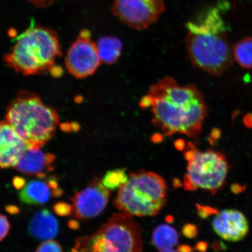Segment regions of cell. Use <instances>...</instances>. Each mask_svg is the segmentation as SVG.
<instances>
[{
	"label": "cell",
	"instance_id": "1",
	"mask_svg": "<svg viewBox=\"0 0 252 252\" xmlns=\"http://www.w3.org/2000/svg\"><path fill=\"white\" fill-rule=\"evenodd\" d=\"M140 105L150 109L153 124L166 136L176 133L198 136L208 113L206 100L196 86H179L169 77L151 86Z\"/></svg>",
	"mask_w": 252,
	"mask_h": 252
},
{
	"label": "cell",
	"instance_id": "2",
	"mask_svg": "<svg viewBox=\"0 0 252 252\" xmlns=\"http://www.w3.org/2000/svg\"><path fill=\"white\" fill-rule=\"evenodd\" d=\"M228 3L220 1L204 9L187 24L189 58L195 67L220 76L231 65L232 52L228 39V27L223 14Z\"/></svg>",
	"mask_w": 252,
	"mask_h": 252
},
{
	"label": "cell",
	"instance_id": "3",
	"mask_svg": "<svg viewBox=\"0 0 252 252\" xmlns=\"http://www.w3.org/2000/svg\"><path fill=\"white\" fill-rule=\"evenodd\" d=\"M30 148H39L55 136L59 124L56 110L37 94L21 91L12 100L5 119Z\"/></svg>",
	"mask_w": 252,
	"mask_h": 252
},
{
	"label": "cell",
	"instance_id": "4",
	"mask_svg": "<svg viewBox=\"0 0 252 252\" xmlns=\"http://www.w3.org/2000/svg\"><path fill=\"white\" fill-rule=\"evenodd\" d=\"M11 51L4 56L5 64L25 75L45 73L55 67L62 50L55 31L41 26L30 27L18 36Z\"/></svg>",
	"mask_w": 252,
	"mask_h": 252
},
{
	"label": "cell",
	"instance_id": "5",
	"mask_svg": "<svg viewBox=\"0 0 252 252\" xmlns=\"http://www.w3.org/2000/svg\"><path fill=\"white\" fill-rule=\"evenodd\" d=\"M167 185L156 173L140 170L128 174V180L118 189L115 206L131 217L158 214L166 203Z\"/></svg>",
	"mask_w": 252,
	"mask_h": 252
},
{
	"label": "cell",
	"instance_id": "6",
	"mask_svg": "<svg viewBox=\"0 0 252 252\" xmlns=\"http://www.w3.org/2000/svg\"><path fill=\"white\" fill-rule=\"evenodd\" d=\"M139 225L124 213L113 214L92 235L75 239L70 252H141Z\"/></svg>",
	"mask_w": 252,
	"mask_h": 252
},
{
	"label": "cell",
	"instance_id": "7",
	"mask_svg": "<svg viewBox=\"0 0 252 252\" xmlns=\"http://www.w3.org/2000/svg\"><path fill=\"white\" fill-rule=\"evenodd\" d=\"M185 157L188 162L184 179L185 190L201 189L216 194L225 185L229 166L222 153L214 150L200 151L188 143Z\"/></svg>",
	"mask_w": 252,
	"mask_h": 252
},
{
	"label": "cell",
	"instance_id": "8",
	"mask_svg": "<svg viewBox=\"0 0 252 252\" xmlns=\"http://www.w3.org/2000/svg\"><path fill=\"white\" fill-rule=\"evenodd\" d=\"M164 11V0H115L112 5L121 23L137 30L156 23Z\"/></svg>",
	"mask_w": 252,
	"mask_h": 252
},
{
	"label": "cell",
	"instance_id": "9",
	"mask_svg": "<svg viewBox=\"0 0 252 252\" xmlns=\"http://www.w3.org/2000/svg\"><path fill=\"white\" fill-rule=\"evenodd\" d=\"M100 62L96 44L91 39L90 31L82 30L66 55L68 71L75 78H86L96 71Z\"/></svg>",
	"mask_w": 252,
	"mask_h": 252
},
{
	"label": "cell",
	"instance_id": "10",
	"mask_svg": "<svg viewBox=\"0 0 252 252\" xmlns=\"http://www.w3.org/2000/svg\"><path fill=\"white\" fill-rule=\"evenodd\" d=\"M109 197V189L99 178H94L86 188L71 198L72 215L81 220L95 218L105 210Z\"/></svg>",
	"mask_w": 252,
	"mask_h": 252
},
{
	"label": "cell",
	"instance_id": "11",
	"mask_svg": "<svg viewBox=\"0 0 252 252\" xmlns=\"http://www.w3.org/2000/svg\"><path fill=\"white\" fill-rule=\"evenodd\" d=\"M29 148L5 119L0 122V168L15 167Z\"/></svg>",
	"mask_w": 252,
	"mask_h": 252
},
{
	"label": "cell",
	"instance_id": "12",
	"mask_svg": "<svg viewBox=\"0 0 252 252\" xmlns=\"http://www.w3.org/2000/svg\"><path fill=\"white\" fill-rule=\"evenodd\" d=\"M214 231L220 238L229 242H239L249 232L248 220L238 210H223L216 214L213 221Z\"/></svg>",
	"mask_w": 252,
	"mask_h": 252
},
{
	"label": "cell",
	"instance_id": "13",
	"mask_svg": "<svg viewBox=\"0 0 252 252\" xmlns=\"http://www.w3.org/2000/svg\"><path fill=\"white\" fill-rule=\"evenodd\" d=\"M63 193L58 179L55 176H49L43 180L28 182L19 193V197L24 204L40 205L46 203L52 197H61Z\"/></svg>",
	"mask_w": 252,
	"mask_h": 252
},
{
	"label": "cell",
	"instance_id": "14",
	"mask_svg": "<svg viewBox=\"0 0 252 252\" xmlns=\"http://www.w3.org/2000/svg\"><path fill=\"white\" fill-rule=\"evenodd\" d=\"M55 160L54 154L43 152L39 148H29L15 168L25 175L43 179L55 169Z\"/></svg>",
	"mask_w": 252,
	"mask_h": 252
},
{
	"label": "cell",
	"instance_id": "15",
	"mask_svg": "<svg viewBox=\"0 0 252 252\" xmlns=\"http://www.w3.org/2000/svg\"><path fill=\"white\" fill-rule=\"evenodd\" d=\"M59 230L58 220L46 209L34 214L28 226L30 234L40 241L51 240L58 235Z\"/></svg>",
	"mask_w": 252,
	"mask_h": 252
},
{
	"label": "cell",
	"instance_id": "16",
	"mask_svg": "<svg viewBox=\"0 0 252 252\" xmlns=\"http://www.w3.org/2000/svg\"><path fill=\"white\" fill-rule=\"evenodd\" d=\"M100 61L106 64H113L118 61L122 54L121 40L113 36L100 37L96 43Z\"/></svg>",
	"mask_w": 252,
	"mask_h": 252
},
{
	"label": "cell",
	"instance_id": "17",
	"mask_svg": "<svg viewBox=\"0 0 252 252\" xmlns=\"http://www.w3.org/2000/svg\"><path fill=\"white\" fill-rule=\"evenodd\" d=\"M178 233L172 226L160 225L154 230L152 236L153 244L159 250L172 249L178 244Z\"/></svg>",
	"mask_w": 252,
	"mask_h": 252
},
{
	"label": "cell",
	"instance_id": "18",
	"mask_svg": "<svg viewBox=\"0 0 252 252\" xmlns=\"http://www.w3.org/2000/svg\"><path fill=\"white\" fill-rule=\"evenodd\" d=\"M232 52L235 61L241 67L252 68V37L239 40L234 45Z\"/></svg>",
	"mask_w": 252,
	"mask_h": 252
},
{
	"label": "cell",
	"instance_id": "19",
	"mask_svg": "<svg viewBox=\"0 0 252 252\" xmlns=\"http://www.w3.org/2000/svg\"><path fill=\"white\" fill-rule=\"evenodd\" d=\"M126 168L110 170L106 173L102 179V184L110 190L119 189L127 183L128 175Z\"/></svg>",
	"mask_w": 252,
	"mask_h": 252
},
{
	"label": "cell",
	"instance_id": "20",
	"mask_svg": "<svg viewBox=\"0 0 252 252\" xmlns=\"http://www.w3.org/2000/svg\"><path fill=\"white\" fill-rule=\"evenodd\" d=\"M36 252H63L62 248L58 242L46 241L37 248Z\"/></svg>",
	"mask_w": 252,
	"mask_h": 252
},
{
	"label": "cell",
	"instance_id": "21",
	"mask_svg": "<svg viewBox=\"0 0 252 252\" xmlns=\"http://www.w3.org/2000/svg\"><path fill=\"white\" fill-rule=\"evenodd\" d=\"M53 210L58 215L65 217L72 214V208L70 204L67 203L59 202L53 207Z\"/></svg>",
	"mask_w": 252,
	"mask_h": 252
},
{
	"label": "cell",
	"instance_id": "22",
	"mask_svg": "<svg viewBox=\"0 0 252 252\" xmlns=\"http://www.w3.org/2000/svg\"><path fill=\"white\" fill-rule=\"evenodd\" d=\"M10 229V223L5 216L0 214V241L4 239Z\"/></svg>",
	"mask_w": 252,
	"mask_h": 252
},
{
	"label": "cell",
	"instance_id": "23",
	"mask_svg": "<svg viewBox=\"0 0 252 252\" xmlns=\"http://www.w3.org/2000/svg\"><path fill=\"white\" fill-rule=\"evenodd\" d=\"M197 209L198 216L203 219L207 218L208 217L213 215V214L216 215L219 213L212 207L200 206V205H197Z\"/></svg>",
	"mask_w": 252,
	"mask_h": 252
},
{
	"label": "cell",
	"instance_id": "24",
	"mask_svg": "<svg viewBox=\"0 0 252 252\" xmlns=\"http://www.w3.org/2000/svg\"><path fill=\"white\" fill-rule=\"evenodd\" d=\"M182 232L185 237L193 239L197 235V229L196 225L188 223L183 227Z\"/></svg>",
	"mask_w": 252,
	"mask_h": 252
},
{
	"label": "cell",
	"instance_id": "25",
	"mask_svg": "<svg viewBox=\"0 0 252 252\" xmlns=\"http://www.w3.org/2000/svg\"><path fill=\"white\" fill-rule=\"evenodd\" d=\"M28 1L38 6V7H45L51 5L53 0H28Z\"/></svg>",
	"mask_w": 252,
	"mask_h": 252
},
{
	"label": "cell",
	"instance_id": "26",
	"mask_svg": "<svg viewBox=\"0 0 252 252\" xmlns=\"http://www.w3.org/2000/svg\"><path fill=\"white\" fill-rule=\"evenodd\" d=\"M12 182H13L14 187L17 189H22L25 187V185H26V183H25L26 182H25V179L18 177V176L15 177Z\"/></svg>",
	"mask_w": 252,
	"mask_h": 252
},
{
	"label": "cell",
	"instance_id": "27",
	"mask_svg": "<svg viewBox=\"0 0 252 252\" xmlns=\"http://www.w3.org/2000/svg\"><path fill=\"white\" fill-rule=\"evenodd\" d=\"M243 122L246 127L252 128V113H248L244 116Z\"/></svg>",
	"mask_w": 252,
	"mask_h": 252
},
{
	"label": "cell",
	"instance_id": "28",
	"mask_svg": "<svg viewBox=\"0 0 252 252\" xmlns=\"http://www.w3.org/2000/svg\"><path fill=\"white\" fill-rule=\"evenodd\" d=\"M5 210L8 213L11 214H17L20 212L19 208L13 206V205H9V206H6Z\"/></svg>",
	"mask_w": 252,
	"mask_h": 252
},
{
	"label": "cell",
	"instance_id": "29",
	"mask_svg": "<svg viewBox=\"0 0 252 252\" xmlns=\"http://www.w3.org/2000/svg\"><path fill=\"white\" fill-rule=\"evenodd\" d=\"M208 246L206 242H200L196 245V250L200 252H206Z\"/></svg>",
	"mask_w": 252,
	"mask_h": 252
},
{
	"label": "cell",
	"instance_id": "30",
	"mask_svg": "<svg viewBox=\"0 0 252 252\" xmlns=\"http://www.w3.org/2000/svg\"><path fill=\"white\" fill-rule=\"evenodd\" d=\"M178 252H192L193 250L188 245H181L179 246L178 249Z\"/></svg>",
	"mask_w": 252,
	"mask_h": 252
},
{
	"label": "cell",
	"instance_id": "31",
	"mask_svg": "<svg viewBox=\"0 0 252 252\" xmlns=\"http://www.w3.org/2000/svg\"><path fill=\"white\" fill-rule=\"evenodd\" d=\"M79 223L75 220H70L68 222L69 228L72 229H76L79 228Z\"/></svg>",
	"mask_w": 252,
	"mask_h": 252
},
{
	"label": "cell",
	"instance_id": "32",
	"mask_svg": "<svg viewBox=\"0 0 252 252\" xmlns=\"http://www.w3.org/2000/svg\"><path fill=\"white\" fill-rule=\"evenodd\" d=\"M175 146L178 150H182L184 149L185 144L183 141H181L180 143H179V141H178L177 143L175 144Z\"/></svg>",
	"mask_w": 252,
	"mask_h": 252
},
{
	"label": "cell",
	"instance_id": "33",
	"mask_svg": "<svg viewBox=\"0 0 252 252\" xmlns=\"http://www.w3.org/2000/svg\"><path fill=\"white\" fill-rule=\"evenodd\" d=\"M159 252H178V251H176L172 250V249H169V250H161Z\"/></svg>",
	"mask_w": 252,
	"mask_h": 252
}]
</instances>
